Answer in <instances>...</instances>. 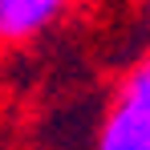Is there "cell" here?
Returning a JSON list of instances; mask_svg holds the SVG:
<instances>
[{"instance_id": "7a4b0ae2", "label": "cell", "mask_w": 150, "mask_h": 150, "mask_svg": "<svg viewBox=\"0 0 150 150\" xmlns=\"http://www.w3.org/2000/svg\"><path fill=\"white\" fill-rule=\"evenodd\" d=\"M73 0H0V41L25 45L37 41L45 28H53Z\"/></svg>"}, {"instance_id": "6da1fadb", "label": "cell", "mask_w": 150, "mask_h": 150, "mask_svg": "<svg viewBox=\"0 0 150 150\" xmlns=\"http://www.w3.org/2000/svg\"><path fill=\"white\" fill-rule=\"evenodd\" d=\"M93 150H150V57L134 61L101 114Z\"/></svg>"}]
</instances>
